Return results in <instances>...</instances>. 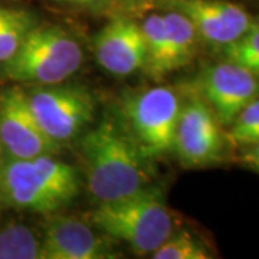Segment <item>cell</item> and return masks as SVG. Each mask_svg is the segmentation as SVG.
<instances>
[{
	"instance_id": "cell-15",
	"label": "cell",
	"mask_w": 259,
	"mask_h": 259,
	"mask_svg": "<svg viewBox=\"0 0 259 259\" xmlns=\"http://www.w3.org/2000/svg\"><path fill=\"white\" fill-rule=\"evenodd\" d=\"M146 42L144 71L153 78H163L167 71V32L164 16L153 13L141 23Z\"/></svg>"
},
{
	"instance_id": "cell-1",
	"label": "cell",
	"mask_w": 259,
	"mask_h": 259,
	"mask_svg": "<svg viewBox=\"0 0 259 259\" xmlns=\"http://www.w3.org/2000/svg\"><path fill=\"white\" fill-rule=\"evenodd\" d=\"M88 190L97 203L112 202L153 183L150 158L121 121L104 118L81 140Z\"/></svg>"
},
{
	"instance_id": "cell-4",
	"label": "cell",
	"mask_w": 259,
	"mask_h": 259,
	"mask_svg": "<svg viewBox=\"0 0 259 259\" xmlns=\"http://www.w3.org/2000/svg\"><path fill=\"white\" fill-rule=\"evenodd\" d=\"M83 54L79 42L59 26H35L15 56L2 66L16 82L54 85L78 72Z\"/></svg>"
},
{
	"instance_id": "cell-18",
	"label": "cell",
	"mask_w": 259,
	"mask_h": 259,
	"mask_svg": "<svg viewBox=\"0 0 259 259\" xmlns=\"http://www.w3.org/2000/svg\"><path fill=\"white\" fill-rule=\"evenodd\" d=\"M226 61L241 65L259 76V26L255 23L239 39L223 47Z\"/></svg>"
},
{
	"instance_id": "cell-16",
	"label": "cell",
	"mask_w": 259,
	"mask_h": 259,
	"mask_svg": "<svg viewBox=\"0 0 259 259\" xmlns=\"http://www.w3.org/2000/svg\"><path fill=\"white\" fill-rule=\"evenodd\" d=\"M36 26L35 16L25 9L9 8L0 26V66L6 65L22 47L29 32Z\"/></svg>"
},
{
	"instance_id": "cell-13",
	"label": "cell",
	"mask_w": 259,
	"mask_h": 259,
	"mask_svg": "<svg viewBox=\"0 0 259 259\" xmlns=\"http://www.w3.org/2000/svg\"><path fill=\"white\" fill-rule=\"evenodd\" d=\"M167 32V71L175 72L193 61L197 52V30L190 19L177 10L163 15Z\"/></svg>"
},
{
	"instance_id": "cell-24",
	"label": "cell",
	"mask_w": 259,
	"mask_h": 259,
	"mask_svg": "<svg viewBox=\"0 0 259 259\" xmlns=\"http://www.w3.org/2000/svg\"><path fill=\"white\" fill-rule=\"evenodd\" d=\"M256 25H258V26H259V19H258V22H256Z\"/></svg>"
},
{
	"instance_id": "cell-6",
	"label": "cell",
	"mask_w": 259,
	"mask_h": 259,
	"mask_svg": "<svg viewBox=\"0 0 259 259\" xmlns=\"http://www.w3.org/2000/svg\"><path fill=\"white\" fill-rule=\"evenodd\" d=\"M26 94L39 125L59 146L78 137L94 118L93 95L79 85H42Z\"/></svg>"
},
{
	"instance_id": "cell-11",
	"label": "cell",
	"mask_w": 259,
	"mask_h": 259,
	"mask_svg": "<svg viewBox=\"0 0 259 259\" xmlns=\"http://www.w3.org/2000/svg\"><path fill=\"white\" fill-rule=\"evenodd\" d=\"M168 8L190 19L199 37L222 48L255 25L246 10L226 0H168Z\"/></svg>"
},
{
	"instance_id": "cell-8",
	"label": "cell",
	"mask_w": 259,
	"mask_h": 259,
	"mask_svg": "<svg viewBox=\"0 0 259 259\" xmlns=\"http://www.w3.org/2000/svg\"><path fill=\"white\" fill-rule=\"evenodd\" d=\"M0 144L9 158L55 156L61 148L39 125L28 94L19 87L0 91Z\"/></svg>"
},
{
	"instance_id": "cell-3",
	"label": "cell",
	"mask_w": 259,
	"mask_h": 259,
	"mask_svg": "<svg viewBox=\"0 0 259 259\" xmlns=\"http://www.w3.org/2000/svg\"><path fill=\"white\" fill-rule=\"evenodd\" d=\"M87 221L141 256L153 255L175 232L173 216L163 194L153 186L112 202L98 203L88 213Z\"/></svg>"
},
{
	"instance_id": "cell-14",
	"label": "cell",
	"mask_w": 259,
	"mask_h": 259,
	"mask_svg": "<svg viewBox=\"0 0 259 259\" xmlns=\"http://www.w3.org/2000/svg\"><path fill=\"white\" fill-rule=\"evenodd\" d=\"M42 235L26 223L9 222L0 228V259H40Z\"/></svg>"
},
{
	"instance_id": "cell-21",
	"label": "cell",
	"mask_w": 259,
	"mask_h": 259,
	"mask_svg": "<svg viewBox=\"0 0 259 259\" xmlns=\"http://www.w3.org/2000/svg\"><path fill=\"white\" fill-rule=\"evenodd\" d=\"M52 2L68 3V5H93V3H97L98 0H52Z\"/></svg>"
},
{
	"instance_id": "cell-12",
	"label": "cell",
	"mask_w": 259,
	"mask_h": 259,
	"mask_svg": "<svg viewBox=\"0 0 259 259\" xmlns=\"http://www.w3.org/2000/svg\"><path fill=\"white\" fill-rule=\"evenodd\" d=\"M95 58L115 76H128L144 69L146 42L141 23L128 18H115L97 33Z\"/></svg>"
},
{
	"instance_id": "cell-5",
	"label": "cell",
	"mask_w": 259,
	"mask_h": 259,
	"mask_svg": "<svg viewBox=\"0 0 259 259\" xmlns=\"http://www.w3.org/2000/svg\"><path fill=\"white\" fill-rule=\"evenodd\" d=\"M180 100L168 87H153L122 102V124L150 160L175 150Z\"/></svg>"
},
{
	"instance_id": "cell-19",
	"label": "cell",
	"mask_w": 259,
	"mask_h": 259,
	"mask_svg": "<svg viewBox=\"0 0 259 259\" xmlns=\"http://www.w3.org/2000/svg\"><path fill=\"white\" fill-rule=\"evenodd\" d=\"M226 139L235 146L246 147L259 141V97L249 102L233 120Z\"/></svg>"
},
{
	"instance_id": "cell-10",
	"label": "cell",
	"mask_w": 259,
	"mask_h": 259,
	"mask_svg": "<svg viewBox=\"0 0 259 259\" xmlns=\"http://www.w3.org/2000/svg\"><path fill=\"white\" fill-rule=\"evenodd\" d=\"M40 259H111L118 253L112 239L88 221L55 214L42 226Z\"/></svg>"
},
{
	"instance_id": "cell-20",
	"label": "cell",
	"mask_w": 259,
	"mask_h": 259,
	"mask_svg": "<svg viewBox=\"0 0 259 259\" xmlns=\"http://www.w3.org/2000/svg\"><path fill=\"white\" fill-rule=\"evenodd\" d=\"M241 160L246 166L256 171L259 175V141L255 144L246 146L245 151L242 153Z\"/></svg>"
},
{
	"instance_id": "cell-7",
	"label": "cell",
	"mask_w": 259,
	"mask_h": 259,
	"mask_svg": "<svg viewBox=\"0 0 259 259\" xmlns=\"http://www.w3.org/2000/svg\"><path fill=\"white\" fill-rule=\"evenodd\" d=\"M226 134L210 105L196 94L180 107L175 150L180 164L197 168L219 163L226 151Z\"/></svg>"
},
{
	"instance_id": "cell-17",
	"label": "cell",
	"mask_w": 259,
	"mask_h": 259,
	"mask_svg": "<svg viewBox=\"0 0 259 259\" xmlns=\"http://www.w3.org/2000/svg\"><path fill=\"white\" fill-rule=\"evenodd\" d=\"M210 252L190 232L171 233L163 245L153 252L154 259H207Z\"/></svg>"
},
{
	"instance_id": "cell-9",
	"label": "cell",
	"mask_w": 259,
	"mask_h": 259,
	"mask_svg": "<svg viewBox=\"0 0 259 259\" xmlns=\"http://www.w3.org/2000/svg\"><path fill=\"white\" fill-rule=\"evenodd\" d=\"M196 87L218 121L228 127L249 102L259 97L258 75L231 61L204 68Z\"/></svg>"
},
{
	"instance_id": "cell-23",
	"label": "cell",
	"mask_w": 259,
	"mask_h": 259,
	"mask_svg": "<svg viewBox=\"0 0 259 259\" xmlns=\"http://www.w3.org/2000/svg\"><path fill=\"white\" fill-rule=\"evenodd\" d=\"M3 163H5V153H3V148H2V144H0V171H2Z\"/></svg>"
},
{
	"instance_id": "cell-22",
	"label": "cell",
	"mask_w": 259,
	"mask_h": 259,
	"mask_svg": "<svg viewBox=\"0 0 259 259\" xmlns=\"http://www.w3.org/2000/svg\"><path fill=\"white\" fill-rule=\"evenodd\" d=\"M8 10H9V6L0 5V26H2L3 20H5V18H6V15H8Z\"/></svg>"
},
{
	"instance_id": "cell-2",
	"label": "cell",
	"mask_w": 259,
	"mask_h": 259,
	"mask_svg": "<svg viewBox=\"0 0 259 259\" xmlns=\"http://www.w3.org/2000/svg\"><path fill=\"white\" fill-rule=\"evenodd\" d=\"M79 185L76 168L54 156L5 157L0 171V204L54 214L76 199Z\"/></svg>"
}]
</instances>
